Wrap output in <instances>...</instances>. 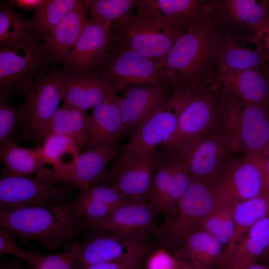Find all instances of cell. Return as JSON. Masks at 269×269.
<instances>
[{
	"instance_id": "cell-8",
	"label": "cell",
	"mask_w": 269,
	"mask_h": 269,
	"mask_svg": "<svg viewBox=\"0 0 269 269\" xmlns=\"http://www.w3.org/2000/svg\"><path fill=\"white\" fill-rule=\"evenodd\" d=\"M68 73L63 69L54 67L34 80L23 95L20 105L23 123L18 141H33L36 146L41 144L53 115L58 110L64 93V80Z\"/></svg>"
},
{
	"instance_id": "cell-40",
	"label": "cell",
	"mask_w": 269,
	"mask_h": 269,
	"mask_svg": "<svg viewBox=\"0 0 269 269\" xmlns=\"http://www.w3.org/2000/svg\"><path fill=\"white\" fill-rule=\"evenodd\" d=\"M79 197L115 207L134 202L115 189L104 184H95L81 191Z\"/></svg>"
},
{
	"instance_id": "cell-20",
	"label": "cell",
	"mask_w": 269,
	"mask_h": 269,
	"mask_svg": "<svg viewBox=\"0 0 269 269\" xmlns=\"http://www.w3.org/2000/svg\"><path fill=\"white\" fill-rule=\"evenodd\" d=\"M177 124V115L165 105L133 132L116 159L122 161L154 152L158 145L169 139Z\"/></svg>"
},
{
	"instance_id": "cell-49",
	"label": "cell",
	"mask_w": 269,
	"mask_h": 269,
	"mask_svg": "<svg viewBox=\"0 0 269 269\" xmlns=\"http://www.w3.org/2000/svg\"><path fill=\"white\" fill-rule=\"evenodd\" d=\"M262 154L265 156H269V141L265 147Z\"/></svg>"
},
{
	"instance_id": "cell-37",
	"label": "cell",
	"mask_w": 269,
	"mask_h": 269,
	"mask_svg": "<svg viewBox=\"0 0 269 269\" xmlns=\"http://www.w3.org/2000/svg\"><path fill=\"white\" fill-rule=\"evenodd\" d=\"M33 31L22 13L17 12L11 1L0 2V47H7L29 37Z\"/></svg>"
},
{
	"instance_id": "cell-11",
	"label": "cell",
	"mask_w": 269,
	"mask_h": 269,
	"mask_svg": "<svg viewBox=\"0 0 269 269\" xmlns=\"http://www.w3.org/2000/svg\"><path fill=\"white\" fill-rule=\"evenodd\" d=\"M75 189L66 184H46L30 176L15 175L3 167L0 177V208L13 209L63 204Z\"/></svg>"
},
{
	"instance_id": "cell-45",
	"label": "cell",
	"mask_w": 269,
	"mask_h": 269,
	"mask_svg": "<svg viewBox=\"0 0 269 269\" xmlns=\"http://www.w3.org/2000/svg\"><path fill=\"white\" fill-rule=\"evenodd\" d=\"M47 0H11L13 4L25 11L35 10L43 5Z\"/></svg>"
},
{
	"instance_id": "cell-24",
	"label": "cell",
	"mask_w": 269,
	"mask_h": 269,
	"mask_svg": "<svg viewBox=\"0 0 269 269\" xmlns=\"http://www.w3.org/2000/svg\"><path fill=\"white\" fill-rule=\"evenodd\" d=\"M214 81L222 89L240 100L269 104V84L260 68L216 72Z\"/></svg>"
},
{
	"instance_id": "cell-6",
	"label": "cell",
	"mask_w": 269,
	"mask_h": 269,
	"mask_svg": "<svg viewBox=\"0 0 269 269\" xmlns=\"http://www.w3.org/2000/svg\"><path fill=\"white\" fill-rule=\"evenodd\" d=\"M36 31L29 37L0 48V99L24 95L38 76L55 67V58Z\"/></svg>"
},
{
	"instance_id": "cell-25",
	"label": "cell",
	"mask_w": 269,
	"mask_h": 269,
	"mask_svg": "<svg viewBox=\"0 0 269 269\" xmlns=\"http://www.w3.org/2000/svg\"><path fill=\"white\" fill-rule=\"evenodd\" d=\"M113 89L98 73L88 74L67 73L64 80V103L86 111L94 108Z\"/></svg>"
},
{
	"instance_id": "cell-53",
	"label": "cell",
	"mask_w": 269,
	"mask_h": 269,
	"mask_svg": "<svg viewBox=\"0 0 269 269\" xmlns=\"http://www.w3.org/2000/svg\"><path fill=\"white\" fill-rule=\"evenodd\" d=\"M135 269H142V266L135 268Z\"/></svg>"
},
{
	"instance_id": "cell-31",
	"label": "cell",
	"mask_w": 269,
	"mask_h": 269,
	"mask_svg": "<svg viewBox=\"0 0 269 269\" xmlns=\"http://www.w3.org/2000/svg\"><path fill=\"white\" fill-rule=\"evenodd\" d=\"M152 8L167 16L182 32L208 13L207 0H145Z\"/></svg>"
},
{
	"instance_id": "cell-13",
	"label": "cell",
	"mask_w": 269,
	"mask_h": 269,
	"mask_svg": "<svg viewBox=\"0 0 269 269\" xmlns=\"http://www.w3.org/2000/svg\"><path fill=\"white\" fill-rule=\"evenodd\" d=\"M262 153L230 156L217 180L216 204L227 200L241 201L255 197L264 190L261 166Z\"/></svg>"
},
{
	"instance_id": "cell-22",
	"label": "cell",
	"mask_w": 269,
	"mask_h": 269,
	"mask_svg": "<svg viewBox=\"0 0 269 269\" xmlns=\"http://www.w3.org/2000/svg\"><path fill=\"white\" fill-rule=\"evenodd\" d=\"M96 232L79 245L76 256L79 269L119 260L149 246L146 241L108 232Z\"/></svg>"
},
{
	"instance_id": "cell-1",
	"label": "cell",
	"mask_w": 269,
	"mask_h": 269,
	"mask_svg": "<svg viewBox=\"0 0 269 269\" xmlns=\"http://www.w3.org/2000/svg\"><path fill=\"white\" fill-rule=\"evenodd\" d=\"M217 29L207 13L192 24L158 63L167 71L173 92L214 81L213 51Z\"/></svg>"
},
{
	"instance_id": "cell-52",
	"label": "cell",
	"mask_w": 269,
	"mask_h": 269,
	"mask_svg": "<svg viewBox=\"0 0 269 269\" xmlns=\"http://www.w3.org/2000/svg\"><path fill=\"white\" fill-rule=\"evenodd\" d=\"M4 269H19L18 267L15 266H9Z\"/></svg>"
},
{
	"instance_id": "cell-18",
	"label": "cell",
	"mask_w": 269,
	"mask_h": 269,
	"mask_svg": "<svg viewBox=\"0 0 269 269\" xmlns=\"http://www.w3.org/2000/svg\"><path fill=\"white\" fill-rule=\"evenodd\" d=\"M113 41L111 27L90 19V23L74 46L64 57L62 68L68 73L91 72L108 51Z\"/></svg>"
},
{
	"instance_id": "cell-50",
	"label": "cell",
	"mask_w": 269,
	"mask_h": 269,
	"mask_svg": "<svg viewBox=\"0 0 269 269\" xmlns=\"http://www.w3.org/2000/svg\"><path fill=\"white\" fill-rule=\"evenodd\" d=\"M265 73L266 74V76L267 77V78L268 79V81L269 84V64H267L266 66L265 67Z\"/></svg>"
},
{
	"instance_id": "cell-48",
	"label": "cell",
	"mask_w": 269,
	"mask_h": 269,
	"mask_svg": "<svg viewBox=\"0 0 269 269\" xmlns=\"http://www.w3.org/2000/svg\"><path fill=\"white\" fill-rule=\"evenodd\" d=\"M245 269H269V263L267 264H259L257 263L247 267Z\"/></svg>"
},
{
	"instance_id": "cell-33",
	"label": "cell",
	"mask_w": 269,
	"mask_h": 269,
	"mask_svg": "<svg viewBox=\"0 0 269 269\" xmlns=\"http://www.w3.org/2000/svg\"><path fill=\"white\" fill-rule=\"evenodd\" d=\"M0 159L3 167L17 175L30 176L45 167L37 148H25L14 141L0 144Z\"/></svg>"
},
{
	"instance_id": "cell-2",
	"label": "cell",
	"mask_w": 269,
	"mask_h": 269,
	"mask_svg": "<svg viewBox=\"0 0 269 269\" xmlns=\"http://www.w3.org/2000/svg\"><path fill=\"white\" fill-rule=\"evenodd\" d=\"M63 204L0 209V228L24 242L35 240L50 250L66 248L76 244L84 217Z\"/></svg>"
},
{
	"instance_id": "cell-26",
	"label": "cell",
	"mask_w": 269,
	"mask_h": 269,
	"mask_svg": "<svg viewBox=\"0 0 269 269\" xmlns=\"http://www.w3.org/2000/svg\"><path fill=\"white\" fill-rule=\"evenodd\" d=\"M85 0L69 11L50 32L43 35V44L55 58V67L74 46L84 29L90 23Z\"/></svg>"
},
{
	"instance_id": "cell-14",
	"label": "cell",
	"mask_w": 269,
	"mask_h": 269,
	"mask_svg": "<svg viewBox=\"0 0 269 269\" xmlns=\"http://www.w3.org/2000/svg\"><path fill=\"white\" fill-rule=\"evenodd\" d=\"M157 157L155 151L122 161L116 159L102 176L101 184L115 189L135 202L147 203Z\"/></svg>"
},
{
	"instance_id": "cell-38",
	"label": "cell",
	"mask_w": 269,
	"mask_h": 269,
	"mask_svg": "<svg viewBox=\"0 0 269 269\" xmlns=\"http://www.w3.org/2000/svg\"><path fill=\"white\" fill-rule=\"evenodd\" d=\"M23 123V114L19 106L0 99V144L14 141Z\"/></svg>"
},
{
	"instance_id": "cell-19",
	"label": "cell",
	"mask_w": 269,
	"mask_h": 269,
	"mask_svg": "<svg viewBox=\"0 0 269 269\" xmlns=\"http://www.w3.org/2000/svg\"><path fill=\"white\" fill-rule=\"evenodd\" d=\"M213 51L215 73L236 72L252 68H264L267 65L262 51L257 47L252 49L245 45L252 37L230 30L217 29Z\"/></svg>"
},
{
	"instance_id": "cell-46",
	"label": "cell",
	"mask_w": 269,
	"mask_h": 269,
	"mask_svg": "<svg viewBox=\"0 0 269 269\" xmlns=\"http://www.w3.org/2000/svg\"><path fill=\"white\" fill-rule=\"evenodd\" d=\"M173 263L176 269H201L189 259L182 256H174Z\"/></svg>"
},
{
	"instance_id": "cell-35",
	"label": "cell",
	"mask_w": 269,
	"mask_h": 269,
	"mask_svg": "<svg viewBox=\"0 0 269 269\" xmlns=\"http://www.w3.org/2000/svg\"><path fill=\"white\" fill-rule=\"evenodd\" d=\"M237 202L227 200L216 204L201 226L200 229L210 233L220 242L224 251L234 235V211Z\"/></svg>"
},
{
	"instance_id": "cell-16",
	"label": "cell",
	"mask_w": 269,
	"mask_h": 269,
	"mask_svg": "<svg viewBox=\"0 0 269 269\" xmlns=\"http://www.w3.org/2000/svg\"><path fill=\"white\" fill-rule=\"evenodd\" d=\"M208 13L220 29L255 37L269 22V0H207Z\"/></svg>"
},
{
	"instance_id": "cell-4",
	"label": "cell",
	"mask_w": 269,
	"mask_h": 269,
	"mask_svg": "<svg viewBox=\"0 0 269 269\" xmlns=\"http://www.w3.org/2000/svg\"><path fill=\"white\" fill-rule=\"evenodd\" d=\"M220 88L216 128L229 137L236 152L263 153L269 141V104L242 101Z\"/></svg>"
},
{
	"instance_id": "cell-39",
	"label": "cell",
	"mask_w": 269,
	"mask_h": 269,
	"mask_svg": "<svg viewBox=\"0 0 269 269\" xmlns=\"http://www.w3.org/2000/svg\"><path fill=\"white\" fill-rule=\"evenodd\" d=\"M79 245L75 244L57 254L39 256L30 269H79L76 256Z\"/></svg>"
},
{
	"instance_id": "cell-21",
	"label": "cell",
	"mask_w": 269,
	"mask_h": 269,
	"mask_svg": "<svg viewBox=\"0 0 269 269\" xmlns=\"http://www.w3.org/2000/svg\"><path fill=\"white\" fill-rule=\"evenodd\" d=\"M164 85L133 86L117 98L123 120V136L134 132L164 106L169 97Z\"/></svg>"
},
{
	"instance_id": "cell-10",
	"label": "cell",
	"mask_w": 269,
	"mask_h": 269,
	"mask_svg": "<svg viewBox=\"0 0 269 269\" xmlns=\"http://www.w3.org/2000/svg\"><path fill=\"white\" fill-rule=\"evenodd\" d=\"M175 151L191 180L206 182L217 181L226 160L235 153L229 137L216 127Z\"/></svg>"
},
{
	"instance_id": "cell-30",
	"label": "cell",
	"mask_w": 269,
	"mask_h": 269,
	"mask_svg": "<svg viewBox=\"0 0 269 269\" xmlns=\"http://www.w3.org/2000/svg\"><path fill=\"white\" fill-rule=\"evenodd\" d=\"M87 119L86 111L64 103L52 118L45 134L44 140L50 135H66L74 139L82 151L86 150Z\"/></svg>"
},
{
	"instance_id": "cell-7",
	"label": "cell",
	"mask_w": 269,
	"mask_h": 269,
	"mask_svg": "<svg viewBox=\"0 0 269 269\" xmlns=\"http://www.w3.org/2000/svg\"><path fill=\"white\" fill-rule=\"evenodd\" d=\"M217 181L191 180L176 205L166 212L164 221L154 234L163 247L174 252L185 237L200 229L215 206Z\"/></svg>"
},
{
	"instance_id": "cell-44",
	"label": "cell",
	"mask_w": 269,
	"mask_h": 269,
	"mask_svg": "<svg viewBox=\"0 0 269 269\" xmlns=\"http://www.w3.org/2000/svg\"><path fill=\"white\" fill-rule=\"evenodd\" d=\"M253 39L256 46L263 53L267 64H269V22Z\"/></svg>"
},
{
	"instance_id": "cell-17",
	"label": "cell",
	"mask_w": 269,
	"mask_h": 269,
	"mask_svg": "<svg viewBox=\"0 0 269 269\" xmlns=\"http://www.w3.org/2000/svg\"><path fill=\"white\" fill-rule=\"evenodd\" d=\"M156 215L148 204L132 202L118 207L104 217L87 219L85 227L88 231L108 232L146 241L157 230Z\"/></svg>"
},
{
	"instance_id": "cell-3",
	"label": "cell",
	"mask_w": 269,
	"mask_h": 269,
	"mask_svg": "<svg viewBox=\"0 0 269 269\" xmlns=\"http://www.w3.org/2000/svg\"><path fill=\"white\" fill-rule=\"evenodd\" d=\"M220 104V88L215 81L173 92L165 106L178 117L176 129L162 147L177 150L189 140L214 129Z\"/></svg>"
},
{
	"instance_id": "cell-29",
	"label": "cell",
	"mask_w": 269,
	"mask_h": 269,
	"mask_svg": "<svg viewBox=\"0 0 269 269\" xmlns=\"http://www.w3.org/2000/svg\"><path fill=\"white\" fill-rule=\"evenodd\" d=\"M269 214V192L267 190L252 198L236 203L234 211L235 233L232 241L224 251L222 266L241 240L243 235Z\"/></svg>"
},
{
	"instance_id": "cell-15",
	"label": "cell",
	"mask_w": 269,
	"mask_h": 269,
	"mask_svg": "<svg viewBox=\"0 0 269 269\" xmlns=\"http://www.w3.org/2000/svg\"><path fill=\"white\" fill-rule=\"evenodd\" d=\"M191 181L177 151L162 147L158 152L147 203L157 214L167 212L177 203Z\"/></svg>"
},
{
	"instance_id": "cell-5",
	"label": "cell",
	"mask_w": 269,
	"mask_h": 269,
	"mask_svg": "<svg viewBox=\"0 0 269 269\" xmlns=\"http://www.w3.org/2000/svg\"><path fill=\"white\" fill-rule=\"evenodd\" d=\"M139 11L111 28L113 41L158 62L183 32L165 15L140 0Z\"/></svg>"
},
{
	"instance_id": "cell-27",
	"label": "cell",
	"mask_w": 269,
	"mask_h": 269,
	"mask_svg": "<svg viewBox=\"0 0 269 269\" xmlns=\"http://www.w3.org/2000/svg\"><path fill=\"white\" fill-rule=\"evenodd\" d=\"M186 257L201 269H220L224 261V248L210 233L200 229L188 235L173 252Z\"/></svg>"
},
{
	"instance_id": "cell-32",
	"label": "cell",
	"mask_w": 269,
	"mask_h": 269,
	"mask_svg": "<svg viewBox=\"0 0 269 269\" xmlns=\"http://www.w3.org/2000/svg\"><path fill=\"white\" fill-rule=\"evenodd\" d=\"M35 147L45 164L58 170L71 167L83 152L74 139L63 134L49 135L41 144Z\"/></svg>"
},
{
	"instance_id": "cell-42",
	"label": "cell",
	"mask_w": 269,
	"mask_h": 269,
	"mask_svg": "<svg viewBox=\"0 0 269 269\" xmlns=\"http://www.w3.org/2000/svg\"><path fill=\"white\" fill-rule=\"evenodd\" d=\"M149 251V246L125 258L113 261L95 264L84 269H135L142 266Z\"/></svg>"
},
{
	"instance_id": "cell-12",
	"label": "cell",
	"mask_w": 269,
	"mask_h": 269,
	"mask_svg": "<svg viewBox=\"0 0 269 269\" xmlns=\"http://www.w3.org/2000/svg\"><path fill=\"white\" fill-rule=\"evenodd\" d=\"M121 150L119 144L88 149L81 153L71 167L58 170L44 167L36 173L35 179L46 184H63L84 191L97 184Z\"/></svg>"
},
{
	"instance_id": "cell-23",
	"label": "cell",
	"mask_w": 269,
	"mask_h": 269,
	"mask_svg": "<svg viewBox=\"0 0 269 269\" xmlns=\"http://www.w3.org/2000/svg\"><path fill=\"white\" fill-rule=\"evenodd\" d=\"M117 98L113 88L88 116L87 150L119 144L123 124Z\"/></svg>"
},
{
	"instance_id": "cell-41",
	"label": "cell",
	"mask_w": 269,
	"mask_h": 269,
	"mask_svg": "<svg viewBox=\"0 0 269 269\" xmlns=\"http://www.w3.org/2000/svg\"><path fill=\"white\" fill-rule=\"evenodd\" d=\"M63 205L66 209L74 212L80 216L87 218L88 219L104 217L117 208L92 200L82 198L79 196L71 202L64 203Z\"/></svg>"
},
{
	"instance_id": "cell-43",
	"label": "cell",
	"mask_w": 269,
	"mask_h": 269,
	"mask_svg": "<svg viewBox=\"0 0 269 269\" xmlns=\"http://www.w3.org/2000/svg\"><path fill=\"white\" fill-rule=\"evenodd\" d=\"M14 235L0 228V252L1 254L13 255L26 260L33 265L39 255L27 252L19 247L15 241Z\"/></svg>"
},
{
	"instance_id": "cell-9",
	"label": "cell",
	"mask_w": 269,
	"mask_h": 269,
	"mask_svg": "<svg viewBox=\"0 0 269 269\" xmlns=\"http://www.w3.org/2000/svg\"><path fill=\"white\" fill-rule=\"evenodd\" d=\"M92 71L111 84L117 93L129 86L169 87L168 74L158 62L114 41Z\"/></svg>"
},
{
	"instance_id": "cell-51",
	"label": "cell",
	"mask_w": 269,
	"mask_h": 269,
	"mask_svg": "<svg viewBox=\"0 0 269 269\" xmlns=\"http://www.w3.org/2000/svg\"><path fill=\"white\" fill-rule=\"evenodd\" d=\"M264 256L267 259L269 263V247L266 252H265Z\"/></svg>"
},
{
	"instance_id": "cell-36",
	"label": "cell",
	"mask_w": 269,
	"mask_h": 269,
	"mask_svg": "<svg viewBox=\"0 0 269 269\" xmlns=\"http://www.w3.org/2000/svg\"><path fill=\"white\" fill-rule=\"evenodd\" d=\"M81 0H47L34 11L33 17L28 22L33 31L40 38L52 31L71 10L82 4Z\"/></svg>"
},
{
	"instance_id": "cell-28",
	"label": "cell",
	"mask_w": 269,
	"mask_h": 269,
	"mask_svg": "<svg viewBox=\"0 0 269 269\" xmlns=\"http://www.w3.org/2000/svg\"><path fill=\"white\" fill-rule=\"evenodd\" d=\"M246 234L220 269H245L257 263L269 247V214Z\"/></svg>"
},
{
	"instance_id": "cell-47",
	"label": "cell",
	"mask_w": 269,
	"mask_h": 269,
	"mask_svg": "<svg viewBox=\"0 0 269 269\" xmlns=\"http://www.w3.org/2000/svg\"><path fill=\"white\" fill-rule=\"evenodd\" d=\"M261 166L264 177L265 189L269 192V156L262 154Z\"/></svg>"
},
{
	"instance_id": "cell-34",
	"label": "cell",
	"mask_w": 269,
	"mask_h": 269,
	"mask_svg": "<svg viewBox=\"0 0 269 269\" xmlns=\"http://www.w3.org/2000/svg\"><path fill=\"white\" fill-rule=\"evenodd\" d=\"M91 20L113 28L132 15L140 0H85Z\"/></svg>"
}]
</instances>
